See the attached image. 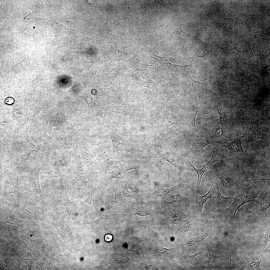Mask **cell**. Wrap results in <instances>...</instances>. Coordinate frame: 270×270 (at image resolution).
<instances>
[{
  "instance_id": "6da1fadb",
  "label": "cell",
  "mask_w": 270,
  "mask_h": 270,
  "mask_svg": "<svg viewBox=\"0 0 270 270\" xmlns=\"http://www.w3.org/2000/svg\"><path fill=\"white\" fill-rule=\"evenodd\" d=\"M238 184L235 198L231 204L225 210L233 214L235 218L236 211L242 206L251 202H254L257 198L262 190L261 186L258 184V182L247 187H243Z\"/></svg>"
},
{
  "instance_id": "7a4b0ae2",
  "label": "cell",
  "mask_w": 270,
  "mask_h": 270,
  "mask_svg": "<svg viewBox=\"0 0 270 270\" xmlns=\"http://www.w3.org/2000/svg\"><path fill=\"white\" fill-rule=\"evenodd\" d=\"M113 147L112 158L117 161H129L130 154L134 153L135 141L117 134L114 131L109 134Z\"/></svg>"
},
{
  "instance_id": "3957f363",
  "label": "cell",
  "mask_w": 270,
  "mask_h": 270,
  "mask_svg": "<svg viewBox=\"0 0 270 270\" xmlns=\"http://www.w3.org/2000/svg\"><path fill=\"white\" fill-rule=\"evenodd\" d=\"M215 173L217 177L226 188L228 196H234L236 194L238 184L242 182L235 178L231 174L224 170L216 169Z\"/></svg>"
},
{
  "instance_id": "277c9868",
  "label": "cell",
  "mask_w": 270,
  "mask_h": 270,
  "mask_svg": "<svg viewBox=\"0 0 270 270\" xmlns=\"http://www.w3.org/2000/svg\"><path fill=\"white\" fill-rule=\"evenodd\" d=\"M160 157H162L177 167L181 172L186 170L183 158L182 146L178 143L175 145L172 150Z\"/></svg>"
},
{
  "instance_id": "5b68a950",
  "label": "cell",
  "mask_w": 270,
  "mask_h": 270,
  "mask_svg": "<svg viewBox=\"0 0 270 270\" xmlns=\"http://www.w3.org/2000/svg\"><path fill=\"white\" fill-rule=\"evenodd\" d=\"M170 196L172 199L171 201H164L166 207L170 210L174 211L185 210L188 208L190 202L189 197H186L180 194H172Z\"/></svg>"
},
{
  "instance_id": "8992f818",
  "label": "cell",
  "mask_w": 270,
  "mask_h": 270,
  "mask_svg": "<svg viewBox=\"0 0 270 270\" xmlns=\"http://www.w3.org/2000/svg\"><path fill=\"white\" fill-rule=\"evenodd\" d=\"M137 165L132 164L129 161H121L114 170L108 173L106 175L105 180L106 182L113 178L122 179L124 178L126 172L132 169H137Z\"/></svg>"
},
{
  "instance_id": "52a82bcc",
  "label": "cell",
  "mask_w": 270,
  "mask_h": 270,
  "mask_svg": "<svg viewBox=\"0 0 270 270\" xmlns=\"http://www.w3.org/2000/svg\"><path fill=\"white\" fill-rule=\"evenodd\" d=\"M221 158L220 153L218 150L214 148L212 149V155L211 159L205 164L200 169L196 168L190 162H188V164L194 168L198 174V178L196 186V188L198 189L200 188L202 177L204 174L210 168L214 163L221 161L222 159Z\"/></svg>"
},
{
  "instance_id": "ba28073f",
  "label": "cell",
  "mask_w": 270,
  "mask_h": 270,
  "mask_svg": "<svg viewBox=\"0 0 270 270\" xmlns=\"http://www.w3.org/2000/svg\"><path fill=\"white\" fill-rule=\"evenodd\" d=\"M152 66L153 70L152 78L156 82H162L172 80L168 68L162 65H148Z\"/></svg>"
},
{
  "instance_id": "9c48e42d",
  "label": "cell",
  "mask_w": 270,
  "mask_h": 270,
  "mask_svg": "<svg viewBox=\"0 0 270 270\" xmlns=\"http://www.w3.org/2000/svg\"><path fill=\"white\" fill-rule=\"evenodd\" d=\"M113 152L112 143L104 142L101 143L96 149V157L100 164L106 158L112 157Z\"/></svg>"
},
{
  "instance_id": "30bf717a",
  "label": "cell",
  "mask_w": 270,
  "mask_h": 270,
  "mask_svg": "<svg viewBox=\"0 0 270 270\" xmlns=\"http://www.w3.org/2000/svg\"><path fill=\"white\" fill-rule=\"evenodd\" d=\"M215 185L217 192V196H216V205L218 209L215 212H220L225 210L231 204L233 200V196L225 197L221 193L219 185L217 180L215 181Z\"/></svg>"
},
{
  "instance_id": "8fae6325",
  "label": "cell",
  "mask_w": 270,
  "mask_h": 270,
  "mask_svg": "<svg viewBox=\"0 0 270 270\" xmlns=\"http://www.w3.org/2000/svg\"><path fill=\"white\" fill-rule=\"evenodd\" d=\"M2 195L6 200L14 204L23 203L30 196L28 193H22L18 191L4 193Z\"/></svg>"
},
{
  "instance_id": "7c38bea8",
  "label": "cell",
  "mask_w": 270,
  "mask_h": 270,
  "mask_svg": "<svg viewBox=\"0 0 270 270\" xmlns=\"http://www.w3.org/2000/svg\"><path fill=\"white\" fill-rule=\"evenodd\" d=\"M214 187L212 184L210 188L206 194L202 196H199L194 193L193 195V197L195 201L198 204L199 208L198 211V214L202 216V211L203 208V205L210 198H216L214 195Z\"/></svg>"
},
{
  "instance_id": "4fadbf2b",
  "label": "cell",
  "mask_w": 270,
  "mask_h": 270,
  "mask_svg": "<svg viewBox=\"0 0 270 270\" xmlns=\"http://www.w3.org/2000/svg\"><path fill=\"white\" fill-rule=\"evenodd\" d=\"M185 188V184L182 183L179 184L168 188H163L160 186L153 192L148 194V195L152 197L164 198L167 194L175 190Z\"/></svg>"
},
{
  "instance_id": "5bb4252c",
  "label": "cell",
  "mask_w": 270,
  "mask_h": 270,
  "mask_svg": "<svg viewBox=\"0 0 270 270\" xmlns=\"http://www.w3.org/2000/svg\"><path fill=\"white\" fill-rule=\"evenodd\" d=\"M253 114L243 113L242 114L241 122L242 136V137L248 135L253 126Z\"/></svg>"
},
{
  "instance_id": "9a60e30c",
  "label": "cell",
  "mask_w": 270,
  "mask_h": 270,
  "mask_svg": "<svg viewBox=\"0 0 270 270\" xmlns=\"http://www.w3.org/2000/svg\"><path fill=\"white\" fill-rule=\"evenodd\" d=\"M64 194V199L63 200L59 201V204L65 206L66 209V211L72 219H74L78 214L77 207L75 204L74 202L71 201L69 199L66 192Z\"/></svg>"
},
{
  "instance_id": "2e32d148",
  "label": "cell",
  "mask_w": 270,
  "mask_h": 270,
  "mask_svg": "<svg viewBox=\"0 0 270 270\" xmlns=\"http://www.w3.org/2000/svg\"><path fill=\"white\" fill-rule=\"evenodd\" d=\"M115 220V217L110 214L103 215L96 220L92 222H84V223L90 224L91 227L96 226H108L114 222Z\"/></svg>"
},
{
  "instance_id": "e0dca14e",
  "label": "cell",
  "mask_w": 270,
  "mask_h": 270,
  "mask_svg": "<svg viewBox=\"0 0 270 270\" xmlns=\"http://www.w3.org/2000/svg\"><path fill=\"white\" fill-rule=\"evenodd\" d=\"M270 200L269 195L258 201L254 208V213L256 214L261 215L270 210Z\"/></svg>"
},
{
  "instance_id": "ac0fdd59",
  "label": "cell",
  "mask_w": 270,
  "mask_h": 270,
  "mask_svg": "<svg viewBox=\"0 0 270 270\" xmlns=\"http://www.w3.org/2000/svg\"><path fill=\"white\" fill-rule=\"evenodd\" d=\"M215 141L206 140L197 136L194 143L192 144L190 151L194 154H197L207 146L214 143Z\"/></svg>"
},
{
  "instance_id": "d6986e66",
  "label": "cell",
  "mask_w": 270,
  "mask_h": 270,
  "mask_svg": "<svg viewBox=\"0 0 270 270\" xmlns=\"http://www.w3.org/2000/svg\"><path fill=\"white\" fill-rule=\"evenodd\" d=\"M28 179L34 190L43 199L44 194L40 188L38 172L35 171L29 174Z\"/></svg>"
},
{
  "instance_id": "ffe728a7",
  "label": "cell",
  "mask_w": 270,
  "mask_h": 270,
  "mask_svg": "<svg viewBox=\"0 0 270 270\" xmlns=\"http://www.w3.org/2000/svg\"><path fill=\"white\" fill-rule=\"evenodd\" d=\"M121 161L115 160L112 157L107 158L100 164V166L102 169L106 173L113 170L118 166V164Z\"/></svg>"
},
{
  "instance_id": "44dd1931",
  "label": "cell",
  "mask_w": 270,
  "mask_h": 270,
  "mask_svg": "<svg viewBox=\"0 0 270 270\" xmlns=\"http://www.w3.org/2000/svg\"><path fill=\"white\" fill-rule=\"evenodd\" d=\"M226 96L230 104L234 106H236L239 102V94L236 89L230 86H223Z\"/></svg>"
},
{
  "instance_id": "7402d4cb",
  "label": "cell",
  "mask_w": 270,
  "mask_h": 270,
  "mask_svg": "<svg viewBox=\"0 0 270 270\" xmlns=\"http://www.w3.org/2000/svg\"><path fill=\"white\" fill-rule=\"evenodd\" d=\"M241 138L231 142H227L222 146V147L227 148L229 150L230 154H232L240 152H243L244 149L242 145V142L240 140Z\"/></svg>"
},
{
  "instance_id": "603a6c76",
  "label": "cell",
  "mask_w": 270,
  "mask_h": 270,
  "mask_svg": "<svg viewBox=\"0 0 270 270\" xmlns=\"http://www.w3.org/2000/svg\"><path fill=\"white\" fill-rule=\"evenodd\" d=\"M270 138L269 135L259 131L253 126L248 134L246 144L258 140Z\"/></svg>"
},
{
  "instance_id": "cb8c5ba5",
  "label": "cell",
  "mask_w": 270,
  "mask_h": 270,
  "mask_svg": "<svg viewBox=\"0 0 270 270\" xmlns=\"http://www.w3.org/2000/svg\"><path fill=\"white\" fill-rule=\"evenodd\" d=\"M186 216L184 212L178 210L169 215L170 223L172 226L180 225L184 221Z\"/></svg>"
},
{
  "instance_id": "d4e9b609",
  "label": "cell",
  "mask_w": 270,
  "mask_h": 270,
  "mask_svg": "<svg viewBox=\"0 0 270 270\" xmlns=\"http://www.w3.org/2000/svg\"><path fill=\"white\" fill-rule=\"evenodd\" d=\"M214 42L212 43L203 46V52L202 55L200 56L191 57L189 59L202 57L204 60L212 64L214 62L212 53V48Z\"/></svg>"
},
{
  "instance_id": "484cf974",
  "label": "cell",
  "mask_w": 270,
  "mask_h": 270,
  "mask_svg": "<svg viewBox=\"0 0 270 270\" xmlns=\"http://www.w3.org/2000/svg\"><path fill=\"white\" fill-rule=\"evenodd\" d=\"M103 110L114 112L117 114L127 116L131 114V112L127 109H124L118 106H115L109 105L104 104L102 106Z\"/></svg>"
},
{
  "instance_id": "4316f807",
  "label": "cell",
  "mask_w": 270,
  "mask_h": 270,
  "mask_svg": "<svg viewBox=\"0 0 270 270\" xmlns=\"http://www.w3.org/2000/svg\"><path fill=\"white\" fill-rule=\"evenodd\" d=\"M40 79L39 74H35L32 76L28 82L30 94L34 96L36 89L41 84V80Z\"/></svg>"
},
{
  "instance_id": "83f0119b",
  "label": "cell",
  "mask_w": 270,
  "mask_h": 270,
  "mask_svg": "<svg viewBox=\"0 0 270 270\" xmlns=\"http://www.w3.org/2000/svg\"><path fill=\"white\" fill-rule=\"evenodd\" d=\"M137 81L139 84L143 87L152 89L154 86V82L146 74H142L137 79Z\"/></svg>"
},
{
  "instance_id": "f1b7e54d",
  "label": "cell",
  "mask_w": 270,
  "mask_h": 270,
  "mask_svg": "<svg viewBox=\"0 0 270 270\" xmlns=\"http://www.w3.org/2000/svg\"><path fill=\"white\" fill-rule=\"evenodd\" d=\"M152 58L157 59L161 64L162 65L167 68H170L172 67H174L175 64L172 63L166 57L160 56L157 55L155 52H152Z\"/></svg>"
},
{
  "instance_id": "f546056e",
  "label": "cell",
  "mask_w": 270,
  "mask_h": 270,
  "mask_svg": "<svg viewBox=\"0 0 270 270\" xmlns=\"http://www.w3.org/2000/svg\"><path fill=\"white\" fill-rule=\"evenodd\" d=\"M28 117L25 122L21 126L16 132V136L19 139L25 140V136L28 133L27 125L29 120Z\"/></svg>"
},
{
  "instance_id": "4dcf8cb0",
  "label": "cell",
  "mask_w": 270,
  "mask_h": 270,
  "mask_svg": "<svg viewBox=\"0 0 270 270\" xmlns=\"http://www.w3.org/2000/svg\"><path fill=\"white\" fill-rule=\"evenodd\" d=\"M44 106L40 102L32 109L29 116L30 118L32 120L35 118H40Z\"/></svg>"
},
{
  "instance_id": "1f68e13d",
  "label": "cell",
  "mask_w": 270,
  "mask_h": 270,
  "mask_svg": "<svg viewBox=\"0 0 270 270\" xmlns=\"http://www.w3.org/2000/svg\"><path fill=\"white\" fill-rule=\"evenodd\" d=\"M242 258L244 259L247 262L250 269L252 270H264L260 266V263L262 261L260 260L257 262H254L250 259V258H246L245 255V253L243 254L242 252Z\"/></svg>"
},
{
  "instance_id": "d6a6232c",
  "label": "cell",
  "mask_w": 270,
  "mask_h": 270,
  "mask_svg": "<svg viewBox=\"0 0 270 270\" xmlns=\"http://www.w3.org/2000/svg\"><path fill=\"white\" fill-rule=\"evenodd\" d=\"M26 148L29 150V154L27 157L25 159L20 160L22 162L28 160H36L38 161L39 157V153L36 150H31L28 148Z\"/></svg>"
},
{
  "instance_id": "836d02e7",
  "label": "cell",
  "mask_w": 270,
  "mask_h": 270,
  "mask_svg": "<svg viewBox=\"0 0 270 270\" xmlns=\"http://www.w3.org/2000/svg\"><path fill=\"white\" fill-rule=\"evenodd\" d=\"M224 128L218 123L214 129L211 137L212 139H215L223 136Z\"/></svg>"
},
{
  "instance_id": "e575fe53",
  "label": "cell",
  "mask_w": 270,
  "mask_h": 270,
  "mask_svg": "<svg viewBox=\"0 0 270 270\" xmlns=\"http://www.w3.org/2000/svg\"><path fill=\"white\" fill-rule=\"evenodd\" d=\"M158 245L156 247L154 252L156 255L159 256H161L163 254L170 253L174 250V249L165 248L159 245L158 244Z\"/></svg>"
},
{
  "instance_id": "d590c367",
  "label": "cell",
  "mask_w": 270,
  "mask_h": 270,
  "mask_svg": "<svg viewBox=\"0 0 270 270\" xmlns=\"http://www.w3.org/2000/svg\"><path fill=\"white\" fill-rule=\"evenodd\" d=\"M88 177L92 186L93 187L95 186L97 184L98 178L97 172L93 169L89 173Z\"/></svg>"
},
{
  "instance_id": "8d00e7d4",
  "label": "cell",
  "mask_w": 270,
  "mask_h": 270,
  "mask_svg": "<svg viewBox=\"0 0 270 270\" xmlns=\"http://www.w3.org/2000/svg\"><path fill=\"white\" fill-rule=\"evenodd\" d=\"M201 252L196 253L195 254L190 256L185 255L184 256V258L188 262L195 264L197 263L200 260Z\"/></svg>"
},
{
  "instance_id": "74e56055",
  "label": "cell",
  "mask_w": 270,
  "mask_h": 270,
  "mask_svg": "<svg viewBox=\"0 0 270 270\" xmlns=\"http://www.w3.org/2000/svg\"><path fill=\"white\" fill-rule=\"evenodd\" d=\"M214 109L217 111L220 117V120L218 123L224 128L225 123L224 120L226 116L225 112L222 109L218 107H216Z\"/></svg>"
},
{
  "instance_id": "f35d334b",
  "label": "cell",
  "mask_w": 270,
  "mask_h": 270,
  "mask_svg": "<svg viewBox=\"0 0 270 270\" xmlns=\"http://www.w3.org/2000/svg\"><path fill=\"white\" fill-rule=\"evenodd\" d=\"M203 240V239L201 236L199 235L197 237L192 239L186 244L182 245L184 246H192L197 244Z\"/></svg>"
},
{
  "instance_id": "ab89813d",
  "label": "cell",
  "mask_w": 270,
  "mask_h": 270,
  "mask_svg": "<svg viewBox=\"0 0 270 270\" xmlns=\"http://www.w3.org/2000/svg\"><path fill=\"white\" fill-rule=\"evenodd\" d=\"M198 109H199V108H198V104H196L194 105V109L193 112V116H192V125L194 126V127L196 128V130H197V132H198V134H199V133L200 134V133L201 132L199 131V130H198L197 129V128H196V125H195V119H196V116L197 113L198 112H200V113H201L202 114H213V115H214V114H215L218 113H216V114H211V113H202V112H200L198 110Z\"/></svg>"
},
{
  "instance_id": "60d3db41",
  "label": "cell",
  "mask_w": 270,
  "mask_h": 270,
  "mask_svg": "<svg viewBox=\"0 0 270 270\" xmlns=\"http://www.w3.org/2000/svg\"><path fill=\"white\" fill-rule=\"evenodd\" d=\"M56 25L57 30L59 32L63 33H70L74 31V30L64 26L56 21Z\"/></svg>"
},
{
  "instance_id": "b9f144b4",
  "label": "cell",
  "mask_w": 270,
  "mask_h": 270,
  "mask_svg": "<svg viewBox=\"0 0 270 270\" xmlns=\"http://www.w3.org/2000/svg\"><path fill=\"white\" fill-rule=\"evenodd\" d=\"M195 225V223L191 220L188 221L184 225L178 229L176 231H185L188 230Z\"/></svg>"
},
{
  "instance_id": "7bdbcfd3",
  "label": "cell",
  "mask_w": 270,
  "mask_h": 270,
  "mask_svg": "<svg viewBox=\"0 0 270 270\" xmlns=\"http://www.w3.org/2000/svg\"><path fill=\"white\" fill-rule=\"evenodd\" d=\"M114 259L116 262L122 263H130L131 262L130 259L126 257L119 255H114L113 256Z\"/></svg>"
},
{
  "instance_id": "ee69618b",
  "label": "cell",
  "mask_w": 270,
  "mask_h": 270,
  "mask_svg": "<svg viewBox=\"0 0 270 270\" xmlns=\"http://www.w3.org/2000/svg\"><path fill=\"white\" fill-rule=\"evenodd\" d=\"M25 139L27 142L31 144L34 147L37 149L39 153V152H41V151H42L43 148L38 144L27 134L25 136Z\"/></svg>"
},
{
  "instance_id": "f6af8a7d",
  "label": "cell",
  "mask_w": 270,
  "mask_h": 270,
  "mask_svg": "<svg viewBox=\"0 0 270 270\" xmlns=\"http://www.w3.org/2000/svg\"><path fill=\"white\" fill-rule=\"evenodd\" d=\"M136 223L138 225L144 228H148L152 226V222L150 221L141 220L136 222Z\"/></svg>"
},
{
  "instance_id": "bcb514c9",
  "label": "cell",
  "mask_w": 270,
  "mask_h": 270,
  "mask_svg": "<svg viewBox=\"0 0 270 270\" xmlns=\"http://www.w3.org/2000/svg\"><path fill=\"white\" fill-rule=\"evenodd\" d=\"M209 252V257L208 260V268L211 269L213 268L214 264V260L211 251L208 248Z\"/></svg>"
},
{
  "instance_id": "7dc6e473",
  "label": "cell",
  "mask_w": 270,
  "mask_h": 270,
  "mask_svg": "<svg viewBox=\"0 0 270 270\" xmlns=\"http://www.w3.org/2000/svg\"><path fill=\"white\" fill-rule=\"evenodd\" d=\"M128 184L129 188L132 192L135 194L138 193V188L135 184L132 182H128Z\"/></svg>"
},
{
  "instance_id": "c3c4849f",
  "label": "cell",
  "mask_w": 270,
  "mask_h": 270,
  "mask_svg": "<svg viewBox=\"0 0 270 270\" xmlns=\"http://www.w3.org/2000/svg\"><path fill=\"white\" fill-rule=\"evenodd\" d=\"M14 117L15 119L22 116L24 115V114L16 108H14L12 110Z\"/></svg>"
},
{
  "instance_id": "681fc988",
  "label": "cell",
  "mask_w": 270,
  "mask_h": 270,
  "mask_svg": "<svg viewBox=\"0 0 270 270\" xmlns=\"http://www.w3.org/2000/svg\"><path fill=\"white\" fill-rule=\"evenodd\" d=\"M270 226L268 228L267 231L264 235L263 241V243L265 244L267 242L270 241Z\"/></svg>"
},
{
  "instance_id": "f907efd6",
  "label": "cell",
  "mask_w": 270,
  "mask_h": 270,
  "mask_svg": "<svg viewBox=\"0 0 270 270\" xmlns=\"http://www.w3.org/2000/svg\"><path fill=\"white\" fill-rule=\"evenodd\" d=\"M184 71H185L186 72L187 74L189 76L190 78L191 79V80H192V86L191 88L190 89V92H189V96H190V94H191V93L192 92V86H193V85L194 84V83H195V82H197V83H198L199 84H211L212 83H210V84H205V83H202V82H198L197 81H196L195 80H194L193 78H192L191 77V76L189 75V74H188V72L186 70H184Z\"/></svg>"
},
{
  "instance_id": "816d5d0a",
  "label": "cell",
  "mask_w": 270,
  "mask_h": 270,
  "mask_svg": "<svg viewBox=\"0 0 270 270\" xmlns=\"http://www.w3.org/2000/svg\"><path fill=\"white\" fill-rule=\"evenodd\" d=\"M150 214V212H148L138 211H137L134 214H137L141 216L149 215Z\"/></svg>"
},
{
  "instance_id": "f5cc1de1",
  "label": "cell",
  "mask_w": 270,
  "mask_h": 270,
  "mask_svg": "<svg viewBox=\"0 0 270 270\" xmlns=\"http://www.w3.org/2000/svg\"><path fill=\"white\" fill-rule=\"evenodd\" d=\"M116 203L117 206L121 205L122 202V198L120 195L116 194L115 197Z\"/></svg>"
},
{
  "instance_id": "db71d44e",
  "label": "cell",
  "mask_w": 270,
  "mask_h": 270,
  "mask_svg": "<svg viewBox=\"0 0 270 270\" xmlns=\"http://www.w3.org/2000/svg\"><path fill=\"white\" fill-rule=\"evenodd\" d=\"M113 236L112 235L110 234H106L105 235L104 239L105 241L106 242H110L112 240Z\"/></svg>"
},
{
  "instance_id": "11a10c76",
  "label": "cell",
  "mask_w": 270,
  "mask_h": 270,
  "mask_svg": "<svg viewBox=\"0 0 270 270\" xmlns=\"http://www.w3.org/2000/svg\"><path fill=\"white\" fill-rule=\"evenodd\" d=\"M6 103L8 105H11L14 102V99L11 97L7 98L5 100Z\"/></svg>"
},
{
  "instance_id": "9f6ffc18",
  "label": "cell",
  "mask_w": 270,
  "mask_h": 270,
  "mask_svg": "<svg viewBox=\"0 0 270 270\" xmlns=\"http://www.w3.org/2000/svg\"><path fill=\"white\" fill-rule=\"evenodd\" d=\"M46 2L44 0H40L37 4L36 6L37 8H41L45 5Z\"/></svg>"
},
{
  "instance_id": "6f0895ef",
  "label": "cell",
  "mask_w": 270,
  "mask_h": 270,
  "mask_svg": "<svg viewBox=\"0 0 270 270\" xmlns=\"http://www.w3.org/2000/svg\"><path fill=\"white\" fill-rule=\"evenodd\" d=\"M270 244H269L263 248V250L262 251V252L270 253Z\"/></svg>"
},
{
  "instance_id": "680465c9",
  "label": "cell",
  "mask_w": 270,
  "mask_h": 270,
  "mask_svg": "<svg viewBox=\"0 0 270 270\" xmlns=\"http://www.w3.org/2000/svg\"><path fill=\"white\" fill-rule=\"evenodd\" d=\"M123 190V194L126 197H128L129 196V192L127 189L126 186H125Z\"/></svg>"
},
{
  "instance_id": "91938a15",
  "label": "cell",
  "mask_w": 270,
  "mask_h": 270,
  "mask_svg": "<svg viewBox=\"0 0 270 270\" xmlns=\"http://www.w3.org/2000/svg\"><path fill=\"white\" fill-rule=\"evenodd\" d=\"M146 176L147 180L150 184H155L154 180L152 178H150L148 175Z\"/></svg>"
},
{
  "instance_id": "94428289",
  "label": "cell",
  "mask_w": 270,
  "mask_h": 270,
  "mask_svg": "<svg viewBox=\"0 0 270 270\" xmlns=\"http://www.w3.org/2000/svg\"><path fill=\"white\" fill-rule=\"evenodd\" d=\"M86 102L88 106V108L92 109V103L90 99L88 97L86 99Z\"/></svg>"
},
{
  "instance_id": "6125c7cd",
  "label": "cell",
  "mask_w": 270,
  "mask_h": 270,
  "mask_svg": "<svg viewBox=\"0 0 270 270\" xmlns=\"http://www.w3.org/2000/svg\"><path fill=\"white\" fill-rule=\"evenodd\" d=\"M153 265L150 262H148L147 264L146 268L147 269H150L152 268Z\"/></svg>"
},
{
  "instance_id": "be15d7a7",
  "label": "cell",
  "mask_w": 270,
  "mask_h": 270,
  "mask_svg": "<svg viewBox=\"0 0 270 270\" xmlns=\"http://www.w3.org/2000/svg\"><path fill=\"white\" fill-rule=\"evenodd\" d=\"M0 9H2L4 7V4L3 2H0Z\"/></svg>"
},
{
  "instance_id": "e7e4bbea",
  "label": "cell",
  "mask_w": 270,
  "mask_h": 270,
  "mask_svg": "<svg viewBox=\"0 0 270 270\" xmlns=\"http://www.w3.org/2000/svg\"><path fill=\"white\" fill-rule=\"evenodd\" d=\"M228 262H229L230 263V268H229V269H230V267H231V257H230V261H228Z\"/></svg>"
}]
</instances>
